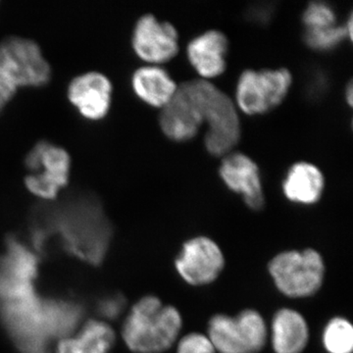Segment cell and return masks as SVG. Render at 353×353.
Listing matches in <instances>:
<instances>
[{"label": "cell", "mask_w": 353, "mask_h": 353, "mask_svg": "<svg viewBox=\"0 0 353 353\" xmlns=\"http://www.w3.org/2000/svg\"><path fill=\"white\" fill-rule=\"evenodd\" d=\"M179 309L146 296L132 305L122 327L125 345L134 353H163L175 345L183 329Z\"/></svg>", "instance_id": "cell-1"}, {"label": "cell", "mask_w": 353, "mask_h": 353, "mask_svg": "<svg viewBox=\"0 0 353 353\" xmlns=\"http://www.w3.org/2000/svg\"><path fill=\"white\" fill-rule=\"evenodd\" d=\"M201 104L203 123L208 124L204 145L210 154L226 157L238 145L241 123L236 105L229 95L209 82L190 81Z\"/></svg>", "instance_id": "cell-2"}, {"label": "cell", "mask_w": 353, "mask_h": 353, "mask_svg": "<svg viewBox=\"0 0 353 353\" xmlns=\"http://www.w3.org/2000/svg\"><path fill=\"white\" fill-rule=\"evenodd\" d=\"M268 271L281 294L290 299H307L321 289L326 265L314 248L285 250L271 259Z\"/></svg>", "instance_id": "cell-3"}, {"label": "cell", "mask_w": 353, "mask_h": 353, "mask_svg": "<svg viewBox=\"0 0 353 353\" xmlns=\"http://www.w3.org/2000/svg\"><path fill=\"white\" fill-rule=\"evenodd\" d=\"M206 334L217 353H259L268 341L269 329L261 313L248 308L236 316H212Z\"/></svg>", "instance_id": "cell-4"}, {"label": "cell", "mask_w": 353, "mask_h": 353, "mask_svg": "<svg viewBox=\"0 0 353 353\" xmlns=\"http://www.w3.org/2000/svg\"><path fill=\"white\" fill-rule=\"evenodd\" d=\"M25 164L30 174L25 185L34 196L53 201L68 185L71 157L61 146L41 141L26 155Z\"/></svg>", "instance_id": "cell-5"}, {"label": "cell", "mask_w": 353, "mask_h": 353, "mask_svg": "<svg viewBox=\"0 0 353 353\" xmlns=\"http://www.w3.org/2000/svg\"><path fill=\"white\" fill-rule=\"evenodd\" d=\"M292 83L288 69L245 70L236 83V104L248 115L267 113L282 103Z\"/></svg>", "instance_id": "cell-6"}, {"label": "cell", "mask_w": 353, "mask_h": 353, "mask_svg": "<svg viewBox=\"0 0 353 353\" xmlns=\"http://www.w3.org/2000/svg\"><path fill=\"white\" fill-rule=\"evenodd\" d=\"M0 68L18 88L43 87L51 79V67L41 46L22 37L0 41Z\"/></svg>", "instance_id": "cell-7"}, {"label": "cell", "mask_w": 353, "mask_h": 353, "mask_svg": "<svg viewBox=\"0 0 353 353\" xmlns=\"http://www.w3.org/2000/svg\"><path fill=\"white\" fill-rule=\"evenodd\" d=\"M174 264L183 282L192 287H203L219 278L226 260L222 248L214 240L197 236L183 243Z\"/></svg>", "instance_id": "cell-8"}, {"label": "cell", "mask_w": 353, "mask_h": 353, "mask_svg": "<svg viewBox=\"0 0 353 353\" xmlns=\"http://www.w3.org/2000/svg\"><path fill=\"white\" fill-rule=\"evenodd\" d=\"M132 44L134 53L146 63H165L178 53V31L171 23L159 21L152 14H146L134 25Z\"/></svg>", "instance_id": "cell-9"}, {"label": "cell", "mask_w": 353, "mask_h": 353, "mask_svg": "<svg viewBox=\"0 0 353 353\" xmlns=\"http://www.w3.org/2000/svg\"><path fill=\"white\" fill-rule=\"evenodd\" d=\"M161 109L160 127L172 141H190L203 124L201 104L190 81L178 85L171 101Z\"/></svg>", "instance_id": "cell-10"}, {"label": "cell", "mask_w": 353, "mask_h": 353, "mask_svg": "<svg viewBox=\"0 0 353 353\" xmlns=\"http://www.w3.org/2000/svg\"><path fill=\"white\" fill-rule=\"evenodd\" d=\"M113 87L108 77L90 71L75 77L67 88L72 105L85 119L102 120L106 117L112 102Z\"/></svg>", "instance_id": "cell-11"}, {"label": "cell", "mask_w": 353, "mask_h": 353, "mask_svg": "<svg viewBox=\"0 0 353 353\" xmlns=\"http://www.w3.org/2000/svg\"><path fill=\"white\" fill-rule=\"evenodd\" d=\"M221 179L230 190L243 196L252 210L263 208L265 197L259 166L243 153H229L221 163Z\"/></svg>", "instance_id": "cell-12"}, {"label": "cell", "mask_w": 353, "mask_h": 353, "mask_svg": "<svg viewBox=\"0 0 353 353\" xmlns=\"http://www.w3.org/2000/svg\"><path fill=\"white\" fill-rule=\"evenodd\" d=\"M229 41L222 32L210 30L190 41L187 55L190 63L203 80L222 75L227 67Z\"/></svg>", "instance_id": "cell-13"}, {"label": "cell", "mask_w": 353, "mask_h": 353, "mask_svg": "<svg viewBox=\"0 0 353 353\" xmlns=\"http://www.w3.org/2000/svg\"><path fill=\"white\" fill-rule=\"evenodd\" d=\"M269 339L275 353H303L310 339L308 323L294 309H279L272 318Z\"/></svg>", "instance_id": "cell-14"}, {"label": "cell", "mask_w": 353, "mask_h": 353, "mask_svg": "<svg viewBox=\"0 0 353 353\" xmlns=\"http://www.w3.org/2000/svg\"><path fill=\"white\" fill-rule=\"evenodd\" d=\"M325 188L322 171L314 164L297 162L288 171L283 181V192L290 201L312 205L321 199Z\"/></svg>", "instance_id": "cell-15"}, {"label": "cell", "mask_w": 353, "mask_h": 353, "mask_svg": "<svg viewBox=\"0 0 353 353\" xmlns=\"http://www.w3.org/2000/svg\"><path fill=\"white\" fill-rule=\"evenodd\" d=\"M132 87L141 101L152 108H163L175 94L178 85L166 70L148 64L134 72Z\"/></svg>", "instance_id": "cell-16"}, {"label": "cell", "mask_w": 353, "mask_h": 353, "mask_svg": "<svg viewBox=\"0 0 353 353\" xmlns=\"http://www.w3.org/2000/svg\"><path fill=\"white\" fill-rule=\"evenodd\" d=\"M115 333L108 323L90 320L74 336L58 343L57 353H109Z\"/></svg>", "instance_id": "cell-17"}, {"label": "cell", "mask_w": 353, "mask_h": 353, "mask_svg": "<svg viewBox=\"0 0 353 353\" xmlns=\"http://www.w3.org/2000/svg\"><path fill=\"white\" fill-rule=\"evenodd\" d=\"M323 347L328 353H352L353 326L347 318L336 316L325 326Z\"/></svg>", "instance_id": "cell-18"}, {"label": "cell", "mask_w": 353, "mask_h": 353, "mask_svg": "<svg viewBox=\"0 0 353 353\" xmlns=\"http://www.w3.org/2000/svg\"><path fill=\"white\" fill-rule=\"evenodd\" d=\"M352 39V16L343 26H333L321 30H305L304 41L309 48L326 51L336 48L345 39Z\"/></svg>", "instance_id": "cell-19"}, {"label": "cell", "mask_w": 353, "mask_h": 353, "mask_svg": "<svg viewBox=\"0 0 353 353\" xmlns=\"http://www.w3.org/2000/svg\"><path fill=\"white\" fill-rule=\"evenodd\" d=\"M305 30H321L336 25L334 9L324 2H311L303 15Z\"/></svg>", "instance_id": "cell-20"}, {"label": "cell", "mask_w": 353, "mask_h": 353, "mask_svg": "<svg viewBox=\"0 0 353 353\" xmlns=\"http://www.w3.org/2000/svg\"><path fill=\"white\" fill-rule=\"evenodd\" d=\"M176 353H217L208 334L190 333L179 339Z\"/></svg>", "instance_id": "cell-21"}, {"label": "cell", "mask_w": 353, "mask_h": 353, "mask_svg": "<svg viewBox=\"0 0 353 353\" xmlns=\"http://www.w3.org/2000/svg\"><path fill=\"white\" fill-rule=\"evenodd\" d=\"M18 90L19 88L15 83L0 68V114L3 112L9 102L12 101Z\"/></svg>", "instance_id": "cell-22"}, {"label": "cell", "mask_w": 353, "mask_h": 353, "mask_svg": "<svg viewBox=\"0 0 353 353\" xmlns=\"http://www.w3.org/2000/svg\"><path fill=\"white\" fill-rule=\"evenodd\" d=\"M345 94H347V103L350 104V105H352L353 90L352 83H350V85H347V92H345Z\"/></svg>", "instance_id": "cell-23"}]
</instances>
